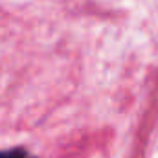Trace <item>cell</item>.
I'll return each instance as SVG.
<instances>
[{"label":"cell","mask_w":158,"mask_h":158,"mask_svg":"<svg viewBox=\"0 0 158 158\" xmlns=\"http://www.w3.org/2000/svg\"><path fill=\"white\" fill-rule=\"evenodd\" d=\"M0 158H35L30 151L24 147H13V149H4L0 151Z\"/></svg>","instance_id":"cell-1"}]
</instances>
